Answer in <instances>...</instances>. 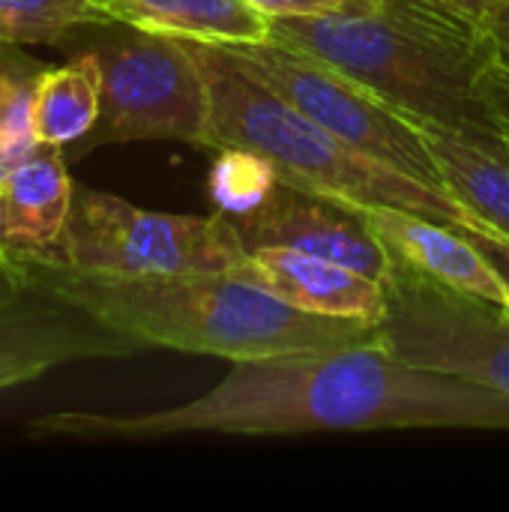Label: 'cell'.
Returning <instances> with one entry per match:
<instances>
[{
	"label": "cell",
	"mask_w": 509,
	"mask_h": 512,
	"mask_svg": "<svg viewBox=\"0 0 509 512\" xmlns=\"http://www.w3.org/2000/svg\"><path fill=\"white\" fill-rule=\"evenodd\" d=\"M183 42L198 60L210 90V120L201 150H252L276 168L282 183L348 204L402 207L450 225L468 219L462 201L351 147L261 84L222 45L198 39Z\"/></svg>",
	"instance_id": "cell-4"
},
{
	"label": "cell",
	"mask_w": 509,
	"mask_h": 512,
	"mask_svg": "<svg viewBox=\"0 0 509 512\" xmlns=\"http://www.w3.org/2000/svg\"><path fill=\"white\" fill-rule=\"evenodd\" d=\"M384 429H501L509 393L420 369L387 345L357 342L234 363L210 393L177 408L105 417L57 411L33 417L30 438L162 441L177 435H303Z\"/></svg>",
	"instance_id": "cell-1"
},
{
	"label": "cell",
	"mask_w": 509,
	"mask_h": 512,
	"mask_svg": "<svg viewBox=\"0 0 509 512\" xmlns=\"http://www.w3.org/2000/svg\"><path fill=\"white\" fill-rule=\"evenodd\" d=\"M30 279L21 261H15L3 246H0V306H9L12 300L24 297L30 291Z\"/></svg>",
	"instance_id": "cell-23"
},
{
	"label": "cell",
	"mask_w": 509,
	"mask_h": 512,
	"mask_svg": "<svg viewBox=\"0 0 509 512\" xmlns=\"http://www.w3.org/2000/svg\"><path fill=\"white\" fill-rule=\"evenodd\" d=\"M489 33H492V39H495V48H498V60H504L509 63V9H501V12H495L489 21Z\"/></svg>",
	"instance_id": "cell-25"
},
{
	"label": "cell",
	"mask_w": 509,
	"mask_h": 512,
	"mask_svg": "<svg viewBox=\"0 0 509 512\" xmlns=\"http://www.w3.org/2000/svg\"><path fill=\"white\" fill-rule=\"evenodd\" d=\"M261 9L270 21L273 18H306V15H327L345 6L348 0H249Z\"/></svg>",
	"instance_id": "cell-22"
},
{
	"label": "cell",
	"mask_w": 509,
	"mask_h": 512,
	"mask_svg": "<svg viewBox=\"0 0 509 512\" xmlns=\"http://www.w3.org/2000/svg\"><path fill=\"white\" fill-rule=\"evenodd\" d=\"M465 234H468V240L489 258V264L495 267V273L504 279V285L509 288V237H504L501 231H495L489 222H483L480 216H474L471 210H468V219L459 225Z\"/></svg>",
	"instance_id": "cell-20"
},
{
	"label": "cell",
	"mask_w": 509,
	"mask_h": 512,
	"mask_svg": "<svg viewBox=\"0 0 509 512\" xmlns=\"http://www.w3.org/2000/svg\"><path fill=\"white\" fill-rule=\"evenodd\" d=\"M27 279L141 351L171 348L231 363L270 354L378 342V324L294 309L237 270L174 276H96L60 264H24Z\"/></svg>",
	"instance_id": "cell-3"
},
{
	"label": "cell",
	"mask_w": 509,
	"mask_h": 512,
	"mask_svg": "<svg viewBox=\"0 0 509 512\" xmlns=\"http://www.w3.org/2000/svg\"><path fill=\"white\" fill-rule=\"evenodd\" d=\"M126 30L93 48L102 66V111L96 126L66 147V159H84L102 144L129 141L201 147L210 120V90L198 60L177 36Z\"/></svg>",
	"instance_id": "cell-6"
},
{
	"label": "cell",
	"mask_w": 509,
	"mask_h": 512,
	"mask_svg": "<svg viewBox=\"0 0 509 512\" xmlns=\"http://www.w3.org/2000/svg\"><path fill=\"white\" fill-rule=\"evenodd\" d=\"M246 246L225 213L141 210L117 195L75 186L54 264L96 276H174L240 270Z\"/></svg>",
	"instance_id": "cell-5"
},
{
	"label": "cell",
	"mask_w": 509,
	"mask_h": 512,
	"mask_svg": "<svg viewBox=\"0 0 509 512\" xmlns=\"http://www.w3.org/2000/svg\"><path fill=\"white\" fill-rule=\"evenodd\" d=\"M378 339L396 357L509 393V312L396 264Z\"/></svg>",
	"instance_id": "cell-8"
},
{
	"label": "cell",
	"mask_w": 509,
	"mask_h": 512,
	"mask_svg": "<svg viewBox=\"0 0 509 512\" xmlns=\"http://www.w3.org/2000/svg\"><path fill=\"white\" fill-rule=\"evenodd\" d=\"M237 237L249 249L285 246L348 264L387 285L396 273L393 255L378 243L357 204L276 183L273 192L249 213L228 216Z\"/></svg>",
	"instance_id": "cell-9"
},
{
	"label": "cell",
	"mask_w": 509,
	"mask_h": 512,
	"mask_svg": "<svg viewBox=\"0 0 509 512\" xmlns=\"http://www.w3.org/2000/svg\"><path fill=\"white\" fill-rule=\"evenodd\" d=\"M414 123V120H411ZM444 177V186L474 216L509 237V150L495 138H471L432 123H414Z\"/></svg>",
	"instance_id": "cell-15"
},
{
	"label": "cell",
	"mask_w": 509,
	"mask_h": 512,
	"mask_svg": "<svg viewBox=\"0 0 509 512\" xmlns=\"http://www.w3.org/2000/svg\"><path fill=\"white\" fill-rule=\"evenodd\" d=\"M480 93H483V102L489 105L498 129H501V138L509 150V63L504 60H495L486 72H483V81H480Z\"/></svg>",
	"instance_id": "cell-21"
},
{
	"label": "cell",
	"mask_w": 509,
	"mask_h": 512,
	"mask_svg": "<svg viewBox=\"0 0 509 512\" xmlns=\"http://www.w3.org/2000/svg\"><path fill=\"white\" fill-rule=\"evenodd\" d=\"M138 351L123 333L39 285L0 306V390L27 384L66 363L117 360Z\"/></svg>",
	"instance_id": "cell-10"
},
{
	"label": "cell",
	"mask_w": 509,
	"mask_h": 512,
	"mask_svg": "<svg viewBox=\"0 0 509 512\" xmlns=\"http://www.w3.org/2000/svg\"><path fill=\"white\" fill-rule=\"evenodd\" d=\"M435 3H444V6H450V9H456L462 15L477 18V21H489L495 12L509 9V0H435Z\"/></svg>",
	"instance_id": "cell-24"
},
{
	"label": "cell",
	"mask_w": 509,
	"mask_h": 512,
	"mask_svg": "<svg viewBox=\"0 0 509 512\" xmlns=\"http://www.w3.org/2000/svg\"><path fill=\"white\" fill-rule=\"evenodd\" d=\"M102 27L120 24L216 45L267 42L270 18L249 0H90Z\"/></svg>",
	"instance_id": "cell-14"
},
{
	"label": "cell",
	"mask_w": 509,
	"mask_h": 512,
	"mask_svg": "<svg viewBox=\"0 0 509 512\" xmlns=\"http://www.w3.org/2000/svg\"><path fill=\"white\" fill-rule=\"evenodd\" d=\"M87 24H99L90 0H0V48L54 45Z\"/></svg>",
	"instance_id": "cell-18"
},
{
	"label": "cell",
	"mask_w": 509,
	"mask_h": 512,
	"mask_svg": "<svg viewBox=\"0 0 509 512\" xmlns=\"http://www.w3.org/2000/svg\"><path fill=\"white\" fill-rule=\"evenodd\" d=\"M222 48L261 84L351 147L450 195L420 129L357 78L276 39Z\"/></svg>",
	"instance_id": "cell-7"
},
{
	"label": "cell",
	"mask_w": 509,
	"mask_h": 512,
	"mask_svg": "<svg viewBox=\"0 0 509 512\" xmlns=\"http://www.w3.org/2000/svg\"><path fill=\"white\" fill-rule=\"evenodd\" d=\"M102 111V66L96 51H81L63 66H45L33 96V135L48 147L81 141Z\"/></svg>",
	"instance_id": "cell-16"
},
{
	"label": "cell",
	"mask_w": 509,
	"mask_h": 512,
	"mask_svg": "<svg viewBox=\"0 0 509 512\" xmlns=\"http://www.w3.org/2000/svg\"><path fill=\"white\" fill-rule=\"evenodd\" d=\"M45 63L0 48V171L27 159L39 141L33 135V96Z\"/></svg>",
	"instance_id": "cell-17"
},
{
	"label": "cell",
	"mask_w": 509,
	"mask_h": 512,
	"mask_svg": "<svg viewBox=\"0 0 509 512\" xmlns=\"http://www.w3.org/2000/svg\"><path fill=\"white\" fill-rule=\"evenodd\" d=\"M270 39L342 69L414 123L504 141L480 93L498 60L486 21L435 0H348L327 15L273 18Z\"/></svg>",
	"instance_id": "cell-2"
},
{
	"label": "cell",
	"mask_w": 509,
	"mask_h": 512,
	"mask_svg": "<svg viewBox=\"0 0 509 512\" xmlns=\"http://www.w3.org/2000/svg\"><path fill=\"white\" fill-rule=\"evenodd\" d=\"M357 210L399 267L420 273L450 291L489 300L509 312V288L504 279L459 225L402 207L357 204Z\"/></svg>",
	"instance_id": "cell-11"
},
{
	"label": "cell",
	"mask_w": 509,
	"mask_h": 512,
	"mask_svg": "<svg viewBox=\"0 0 509 512\" xmlns=\"http://www.w3.org/2000/svg\"><path fill=\"white\" fill-rule=\"evenodd\" d=\"M63 147L39 144L0 171V246L21 264H54L75 183Z\"/></svg>",
	"instance_id": "cell-13"
},
{
	"label": "cell",
	"mask_w": 509,
	"mask_h": 512,
	"mask_svg": "<svg viewBox=\"0 0 509 512\" xmlns=\"http://www.w3.org/2000/svg\"><path fill=\"white\" fill-rule=\"evenodd\" d=\"M279 183L276 168L252 150H216L210 165L207 192L219 213L240 216L255 210Z\"/></svg>",
	"instance_id": "cell-19"
},
{
	"label": "cell",
	"mask_w": 509,
	"mask_h": 512,
	"mask_svg": "<svg viewBox=\"0 0 509 512\" xmlns=\"http://www.w3.org/2000/svg\"><path fill=\"white\" fill-rule=\"evenodd\" d=\"M237 273L312 315L381 324L387 309V291L381 282L348 264L300 249H249L246 264Z\"/></svg>",
	"instance_id": "cell-12"
}]
</instances>
